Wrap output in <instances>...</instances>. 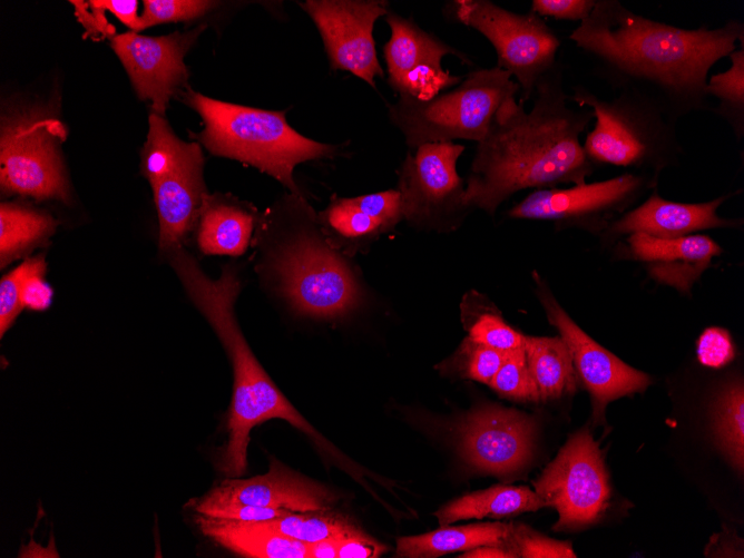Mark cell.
Returning a JSON list of instances; mask_svg holds the SVG:
<instances>
[{
	"label": "cell",
	"instance_id": "cell-12",
	"mask_svg": "<svg viewBox=\"0 0 744 558\" xmlns=\"http://www.w3.org/2000/svg\"><path fill=\"white\" fill-rule=\"evenodd\" d=\"M63 130L55 119L20 118L7 123L0 139L3 192L37 199L68 200V186L55 138Z\"/></svg>",
	"mask_w": 744,
	"mask_h": 558
},
{
	"label": "cell",
	"instance_id": "cell-33",
	"mask_svg": "<svg viewBox=\"0 0 744 558\" xmlns=\"http://www.w3.org/2000/svg\"><path fill=\"white\" fill-rule=\"evenodd\" d=\"M327 511L291 512L260 522L274 532L307 545L341 537L354 527L344 517Z\"/></svg>",
	"mask_w": 744,
	"mask_h": 558
},
{
	"label": "cell",
	"instance_id": "cell-6",
	"mask_svg": "<svg viewBox=\"0 0 744 558\" xmlns=\"http://www.w3.org/2000/svg\"><path fill=\"white\" fill-rule=\"evenodd\" d=\"M569 99L596 118L583 145L593 164L658 170L682 151L676 120L644 95L624 90L605 99L577 86Z\"/></svg>",
	"mask_w": 744,
	"mask_h": 558
},
{
	"label": "cell",
	"instance_id": "cell-28",
	"mask_svg": "<svg viewBox=\"0 0 744 558\" xmlns=\"http://www.w3.org/2000/svg\"><path fill=\"white\" fill-rule=\"evenodd\" d=\"M56 227L47 214L16 204L0 206V265L3 268L25 251L42 242Z\"/></svg>",
	"mask_w": 744,
	"mask_h": 558
},
{
	"label": "cell",
	"instance_id": "cell-8",
	"mask_svg": "<svg viewBox=\"0 0 744 558\" xmlns=\"http://www.w3.org/2000/svg\"><path fill=\"white\" fill-rule=\"evenodd\" d=\"M450 13L492 45L496 66L515 77L522 105L533 97L540 79L558 62L560 39L531 11L512 12L489 0H456L450 3Z\"/></svg>",
	"mask_w": 744,
	"mask_h": 558
},
{
	"label": "cell",
	"instance_id": "cell-13",
	"mask_svg": "<svg viewBox=\"0 0 744 558\" xmlns=\"http://www.w3.org/2000/svg\"><path fill=\"white\" fill-rule=\"evenodd\" d=\"M322 38L332 69L347 71L375 88L384 77L378 58L373 29L389 12L382 0H306L298 3Z\"/></svg>",
	"mask_w": 744,
	"mask_h": 558
},
{
	"label": "cell",
	"instance_id": "cell-5",
	"mask_svg": "<svg viewBox=\"0 0 744 558\" xmlns=\"http://www.w3.org/2000/svg\"><path fill=\"white\" fill-rule=\"evenodd\" d=\"M179 97L202 118L204 129L194 136L213 155L251 165L280 182L291 194L302 195L294 168L309 160L331 159L339 145L307 138L286 120L285 110H267L231 104L186 87Z\"/></svg>",
	"mask_w": 744,
	"mask_h": 558
},
{
	"label": "cell",
	"instance_id": "cell-17",
	"mask_svg": "<svg viewBox=\"0 0 744 558\" xmlns=\"http://www.w3.org/2000/svg\"><path fill=\"white\" fill-rule=\"evenodd\" d=\"M533 432L532 421L522 413L487 407L471 414L460 430L461 453L476 469L508 477L530 461Z\"/></svg>",
	"mask_w": 744,
	"mask_h": 558
},
{
	"label": "cell",
	"instance_id": "cell-41",
	"mask_svg": "<svg viewBox=\"0 0 744 558\" xmlns=\"http://www.w3.org/2000/svg\"><path fill=\"white\" fill-rule=\"evenodd\" d=\"M597 0H532L531 12L539 17L583 22L590 16Z\"/></svg>",
	"mask_w": 744,
	"mask_h": 558
},
{
	"label": "cell",
	"instance_id": "cell-36",
	"mask_svg": "<svg viewBox=\"0 0 744 558\" xmlns=\"http://www.w3.org/2000/svg\"><path fill=\"white\" fill-rule=\"evenodd\" d=\"M503 546L515 558L577 557L570 542L548 538L522 523H509Z\"/></svg>",
	"mask_w": 744,
	"mask_h": 558
},
{
	"label": "cell",
	"instance_id": "cell-37",
	"mask_svg": "<svg viewBox=\"0 0 744 558\" xmlns=\"http://www.w3.org/2000/svg\"><path fill=\"white\" fill-rule=\"evenodd\" d=\"M143 3L140 30L160 23L195 20L218 4L207 0H145Z\"/></svg>",
	"mask_w": 744,
	"mask_h": 558
},
{
	"label": "cell",
	"instance_id": "cell-19",
	"mask_svg": "<svg viewBox=\"0 0 744 558\" xmlns=\"http://www.w3.org/2000/svg\"><path fill=\"white\" fill-rule=\"evenodd\" d=\"M727 199L721 196L704 203H677L653 193L638 207L611 221L603 235L616 238L623 235L645 234L650 237L670 239L713 228L738 227L736 219H726L717 214Z\"/></svg>",
	"mask_w": 744,
	"mask_h": 558
},
{
	"label": "cell",
	"instance_id": "cell-16",
	"mask_svg": "<svg viewBox=\"0 0 744 558\" xmlns=\"http://www.w3.org/2000/svg\"><path fill=\"white\" fill-rule=\"evenodd\" d=\"M533 276L548 321L567 344L576 373L591 395L594 418L596 422L603 421L608 402L644 391L650 384V378L588 336L558 304L541 278L536 273Z\"/></svg>",
	"mask_w": 744,
	"mask_h": 558
},
{
	"label": "cell",
	"instance_id": "cell-42",
	"mask_svg": "<svg viewBox=\"0 0 744 558\" xmlns=\"http://www.w3.org/2000/svg\"><path fill=\"white\" fill-rule=\"evenodd\" d=\"M388 550L355 526L340 538L337 558H378Z\"/></svg>",
	"mask_w": 744,
	"mask_h": 558
},
{
	"label": "cell",
	"instance_id": "cell-7",
	"mask_svg": "<svg viewBox=\"0 0 744 558\" xmlns=\"http://www.w3.org/2000/svg\"><path fill=\"white\" fill-rule=\"evenodd\" d=\"M519 91L509 72L497 66L480 68L429 100L398 97L388 112L411 149L456 139L479 143L499 108Z\"/></svg>",
	"mask_w": 744,
	"mask_h": 558
},
{
	"label": "cell",
	"instance_id": "cell-39",
	"mask_svg": "<svg viewBox=\"0 0 744 558\" xmlns=\"http://www.w3.org/2000/svg\"><path fill=\"white\" fill-rule=\"evenodd\" d=\"M354 198L366 213L383 225L388 233L404 219L402 199L398 189H388Z\"/></svg>",
	"mask_w": 744,
	"mask_h": 558
},
{
	"label": "cell",
	"instance_id": "cell-38",
	"mask_svg": "<svg viewBox=\"0 0 744 558\" xmlns=\"http://www.w3.org/2000/svg\"><path fill=\"white\" fill-rule=\"evenodd\" d=\"M35 257L7 273L0 282V336L11 327L25 307V285L32 270Z\"/></svg>",
	"mask_w": 744,
	"mask_h": 558
},
{
	"label": "cell",
	"instance_id": "cell-40",
	"mask_svg": "<svg viewBox=\"0 0 744 558\" xmlns=\"http://www.w3.org/2000/svg\"><path fill=\"white\" fill-rule=\"evenodd\" d=\"M697 356L702 364L721 368L734 358V347L727 331L709 327L703 332L697 342Z\"/></svg>",
	"mask_w": 744,
	"mask_h": 558
},
{
	"label": "cell",
	"instance_id": "cell-10",
	"mask_svg": "<svg viewBox=\"0 0 744 558\" xmlns=\"http://www.w3.org/2000/svg\"><path fill=\"white\" fill-rule=\"evenodd\" d=\"M533 488L557 510L556 531L581 529L604 516L610 486L601 451L587 428L569 437Z\"/></svg>",
	"mask_w": 744,
	"mask_h": 558
},
{
	"label": "cell",
	"instance_id": "cell-32",
	"mask_svg": "<svg viewBox=\"0 0 744 558\" xmlns=\"http://www.w3.org/2000/svg\"><path fill=\"white\" fill-rule=\"evenodd\" d=\"M461 312L468 336L500 351L522 346L523 335L508 325L502 317L481 303L480 294L469 291L462 300Z\"/></svg>",
	"mask_w": 744,
	"mask_h": 558
},
{
	"label": "cell",
	"instance_id": "cell-2",
	"mask_svg": "<svg viewBox=\"0 0 744 558\" xmlns=\"http://www.w3.org/2000/svg\"><path fill=\"white\" fill-rule=\"evenodd\" d=\"M533 96L529 111L515 98L507 100L478 143L463 196L470 211L493 215L522 189L578 185L591 174L594 164L579 138L594 114L568 106L559 62L540 79Z\"/></svg>",
	"mask_w": 744,
	"mask_h": 558
},
{
	"label": "cell",
	"instance_id": "cell-4",
	"mask_svg": "<svg viewBox=\"0 0 744 558\" xmlns=\"http://www.w3.org/2000/svg\"><path fill=\"white\" fill-rule=\"evenodd\" d=\"M253 244L267 282L301 315L343 317L362 301V287L345 254L325 237L303 195L286 194L257 219Z\"/></svg>",
	"mask_w": 744,
	"mask_h": 558
},
{
	"label": "cell",
	"instance_id": "cell-29",
	"mask_svg": "<svg viewBox=\"0 0 744 558\" xmlns=\"http://www.w3.org/2000/svg\"><path fill=\"white\" fill-rule=\"evenodd\" d=\"M147 140L140 155L143 175L153 183L202 150L197 143L178 138L164 116L149 115Z\"/></svg>",
	"mask_w": 744,
	"mask_h": 558
},
{
	"label": "cell",
	"instance_id": "cell-20",
	"mask_svg": "<svg viewBox=\"0 0 744 558\" xmlns=\"http://www.w3.org/2000/svg\"><path fill=\"white\" fill-rule=\"evenodd\" d=\"M202 150L150 183L158 214V247L161 254L184 247L196 228L208 194L203 176Z\"/></svg>",
	"mask_w": 744,
	"mask_h": 558
},
{
	"label": "cell",
	"instance_id": "cell-26",
	"mask_svg": "<svg viewBox=\"0 0 744 558\" xmlns=\"http://www.w3.org/2000/svg\"><path fill=\"white\" fill-rule=\"evenodd\" d=\"M522 347L540 400L557 399L576 390L577 373L560 336L523 335Z\"/></svg>",
	"mask_w": 744,
	"mask_h": 558
},
{
	"label": "cell",
	"instance_id": "cell-44",
	"mask_svg": "<svg viewBox=\"0 0 744 558\" xmlns=\"http://www.w3.org/2000/svg\"><path fill=\"white\" fill-rule=\"evenodd\" d=\"M341 537L323 539L313 544H309V558H337L339 542Z\"/></svg>",
	"mask_w": 744,
	"mask_h": 558
},
{
	"label": "cell",
	"instance_id": "cell-3",
	"mask_svg": "<svg viewBox=\"0 0 744 558\" xmlns=\"http://www.w3.org/2000/svg\"><path fill=\"white\" fill-rule=\"evenodd\" d=\"M166 256L188 297L218 336L233 369L227 440L217 457V469L226 477L243 476L248 466L247 449L252 429L272 419L285 420L331 452L329 442L286 399L246 342L234 312L241 292L237 271L226 265L221 276L213 280L204 273L185 246L170 251Z\"/></svg>",
	"mask_w": 744,
	"mask_h": 558
},
{
	"label": "cell",
	"instance_id": "cell-43",
	"mask_svg": "<svg viewBox=\"0 0 744 558\" xmlns=\"http://www.w3.org/2000/svg\"><path fill=\"white\" fill-rule=\"evenodd\" d=\"M92 9L98 11L108 10L116 18L134 31H140V16L137 14L138 2L136 0H104L89 1Z\"/></svg>",
	"mask_w": 744,
	"mask_h": 558
},
{
	"label": "cell",
	"instance_id": "cell-22",
	"mask_svg": "<svg viewBox=\"0 0 744 558\" xmlns=\"http://www.w3.org/2000/svg\"><path fill=\"white\" fill-rule=\"evenodd\" d=\"M257 211L231 195L209 193L198 216L196 242L205 255L239 256L247 249L257 224Z\"/></svg>",
	"mask_w": 744,
	"mask_h": 558
},
{
	"label": "cell",
	"instance_id": "cell-18",
	"mask_svg": "<svg viewBox=\"0 0 744 558\" xmlns=\"http://www.w3.org/2000/svg\"><path fill=\"white\" fill-rule=\"evenodd\" d=\"M212 501L285 509L293 512L326 511L336 500L333 492L272 458L266 473L252 478L226 477L202 496Z\"/></svg>",
	"mask_w": 744,
	"mask_h": 558
},
{
	"label": "cell",
	"instance_id": "cell-1",
	"mask_svg": "<svg viewBox=\"0 0 744 558\" xmlns=\"http://www.w3.org/2000/svg\"><path fill=\"white\" fill-rule=\"evenodd\" d=\"M742 37L738 20L715 29H685L645 18L617 0H597L569 39L611 87L648 97L677 121L708 108V72Z\"/></svg>",
	"mask_w": 744,
	"mask_h": 558
},
{
	"label": "cell",
	"instance_id": "cell-21",
	"mask_svg": "<svg viewBox=\"0 0 744 558\" xmlns=\"http://www.w3.org/2000/svg\"><path fill=\"white\" fill-rule=\"evenodd\" d=\"M629 254L646 265L649 274L659 283L683 293L721 255V246L709 236L693 234L662 239L645 234H632L626 238Z\"/></svg>",
	"mask_w": 744,
	"mask_h": 558
},
{
	"label": "cell",
	"instance_id": "cell-31",
	"mask_svg": "<svg viewBox=\"0 0 744 558\" xmlns=\"http://www.w3.org/2000/svg\"><path fill=\"white\" fill-rule=\"evenodd\" d=\"M715 434L719 448L736 470L744 466V388L743 382L725 386L714 405Z\"/></svg>",
	"mask_w": 744,
	"mask_h": 558
},
{
	"label": "cell",
	"instance_id": "cell-15",
	"mask_svg": "<svg viewBox=\"0 0 744 558\" xmlns=\"http://www.w3.org/2000/svg\"><path fill=\"white\" fill-rule=\"evenodd\" d=\"M206 29L198 25L188 31L161 37H144L129 31L111 38V47L129 75L139 98L151 102V110L164 116L172 97L187 87L184 58Z\"/></svg>",
	"mask_w": 744,
	"mask_h": 558
},
{
	"label": "cell",
	"instance_id": "cell-35",
	"mask_svg": "<svg viewBox=\"0 0 744 558\" xmlns=\"http://www.w3.org/2000/svg\"><path fill=\"white\" fill-rule=\"evenodd\" d=\"M489 385L501 397L516 401H539L523 347L509 350Z\"/></svg>",
	"mask_w": 744,
	"mask_h": 558
},
{
	"label": "cell",
	"instance_id": "cell-45",
	"mask_svg": "<svg viewBox=\"0 0 744 558\" xmlns=\"http://www.w3.org/2000/svg\"><path fill=\"white\" fill-rule=\"evenodd\" d=\"M462 558H513L503 545H483L464 551Z\"/></svg>",
	"mask_w": 744,
	"mask_h": 558
},
{
	"label": "cell",
	"instance_id": "cell-34",
	"mask_svg": "<svg viewBox=\"0 0 744 558\" xmlns=\"http://www.w3.org/2000/svg\"><path fill=\"white\" fill-rule=\"evenodd\" d=\"M507 351H500L467 336L454 354L442 362L441 370L461 379L489 384L499 370Z\"/></svg>",
	"mask_w": 744,
	"mask_h": 558
},
{
	"label": "cell",
	"instance_id": "cell-11",
	"mask_svg": "<svg viewBox=\"0 0 744 558\" xmlns=\"http://www.w3.org/2000/svg\"><path fill=\"white\" fill-rule=\"evenodd\" d=\"M653 182L644 175L623 174L568 188L535 189L511 207L508 216L605 232L610 224L609 218L628 207Z\"/></svg>",
	"mask_w": 744,
	"mask_h": 558
},
{
	"label": "cell",
	"instance_id": "cell-30",
	"mask_svg": "<svg viewBox=\"0 0 744 558\" xmlns=\"http://www.w3.org/2000/svg\"><path fill=\"white\" fill-rule=\"evenodd\" d=\"M728 57L731 67L707 79L705 94L718 101L715 111L725 119L737 140L744 137V37Z\"/></svg>",
	"mask_w": 744,
	"mask_h": 558
},
{
	"label": "cell",
	"instance_id": "cell-24",
	"mask_svg": "<svg viewBox=\"0 0 744 558\" xmlns=\"http://www.w3.org/2000/svg\"><path fill=\"white\" fill-rule=\"evenodd\" d=\"M547 507L528 487L493 486L457 498L434 512L440 526L458 520L499 518Z\"/></svg>",
	"mask_w": 744,
	"mask_h": 558
},
{
	"label": "cell",
	"instance_id": "cell-14",
	"mask_svg": "<svg viewBox=\"0 0 744 558\" xmlns=\"http://www.w3.org/2000/svg\"><path fill=\"white\" fill-rule=\"evenodd\" d=\"M385 22L391 30L383 47L388 84L398 97L429 100L462 81L443 69L442 59L452 55L472 65L466 53L394 11L389 10Z\"/></svg>",
	"mask_w": 744,
	"mask_h": 558
},
{
	"label": "cell",
	"instance_id": "cell-23",
	"mask_svg": "<svg viewBox=\"0 0 744 558\" xmlns=\"http://www.w3.org/2000/svg\"><path fill=\"white\" fill-rule=\"evenodd\" d=\"M195 523L200 532L228 549L248 558H309L307 544L287 538L260 521H243L198 513Z\"/></svg>",
	"mask_w": 744,
	"mask_h": 558
},
{
	"label": "cell",
	"instance_id": "cell-27",
	"mask_svg": "<svg viewBox=\"0 0 744 558\" xmlns=\"http://www.w3.org/2000/svg\"><path fill=\"white\" fill-rule=\"evenodd\" d=\"M317 222L327 241L346 256L366 249L388 233L354 197L334 196L317 214Z\"/></svg>",
	"mask_w": 744,
	"mask_h": 558
},
{
	"label": "cell",
	"instance_id": "cell-9",
	"mask_svg": "<svg viewBox=\"0 0 744 558\" xmlns=\"http://www.w3.org/2000/svg\"><path fill=\"white\" fill-rule=\"evenodd\" d=\"M412 150L399 172L398 190L404 219L424 231L457 229L470 212L463 202L466 182L457 172L464 146L453 141L429 143Z\"/></svg>",
	"mask_w": 744,
	"mask_h": 558
},
{
	"label": "cell",
	"instance_id": "cell-25",
	"mask_svg": "<svg viewBox=\"0 0 744 558\" xmlns=\"http://www.w3.org/2000/svg\"><path fill=\"white\" fill-rule=\"evenodd\" d=\"M509 523L483 522L446 527L397 539V557L434 558L449 552L467 551L483 545H503Z\"/></svg>",
	"mask_w": 744,
	"mask_h": 558
}]
</instances>
